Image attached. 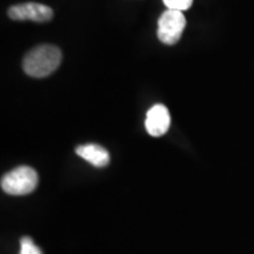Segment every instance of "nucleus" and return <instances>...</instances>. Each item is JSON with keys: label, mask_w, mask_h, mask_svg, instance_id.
<instances>
[{"label": "nucleus", "mask_w": 254, "mask_h": 254, "mask_svg": "<svg viewBox=\"0 0 254 254\" xmlns=\"http://www.w3.org/2000/svg\"><path fill=\"white\" fill-rule=\"evenodd\" d=\"M171 125V116L165 105L157 104L152 106L146 114L145 127L148 134L152 136H161L167 133Z\"/></svg>", "instance_id": "obj_5"}, {"label": "nucleus", "mask_w": 254, "mask_h": 254, "mask_svg": "<svg viewBox=\"0 0 254 254\" xmlns=\"http://www.w3.org/2000/svg\"><path fill=\"white\" fill-rule=\"evenodd\" d=\"M186 27L183 12L166 9L158 20V38L165 45H174L182 38Z\"/></svg>", "instance_id": "obj_3"}, {"label": "nucleus", "mask_w": 254, "mask_h": 254, "mask_svg": "<svg viewBox=\"0 0 254 254\" xmlns=\"http://www.w3.org/2000/svg\"><path fill=\"white\" fill-rule=\"evenodd\" d=\"M38 174L30 166H19L1 178V189L11 195H26L36 190Z\"/></svg>", "instance_id": "obj_2"}, {"label": "nucleus", "mask_w": 254, "mask_h": 254, "mask_svg": "<svg viewBox=\"0 0 254 254\" xmlns=\"http://www.w3.org/2000/svg\"><path fill=\"white\" fill-rule=\"evenodd\" d=\"M75 153L95 167H105L110 163L109 152L103 146L97 144L78 146L75 148Z\"/></svg>", "instance_id": "obj_6"}, {"label": "nucleus", "mask_w": 254, "mask_h": 254, "mask_svg": "<svg viewBox=\"0 0 254 254\" xmlns=\"http://www.w3.org/2000/svg\"><path fill=\"white\" fill-rule=\"evenodd\" d=\"M7 14L13 20H32L37 23H46L53 18V9L38 2H24V4L11 6Z\"/></svg>", "instance_id": "obj_4"}, {"label": "nucleus", "mask_w": 254, "mask_h": 254, "mask_svg": "<svg viewBox=\"0 0 254 254\" xmlns=\"http://www.w3.org/2000/svg\"><path fill=\"white\" fill-rule=\"evenodd\" d=\"M167 9L184 12L189 9L193 4V0H163Z\"/></svg>", "instance_id": "obj_7"}, {"label": "nucleus", "mask_w": 254, "mask_h": 254, "mask_svg": "<svg viewBox=\"0 0 254 254\" xmlns=\"http://www.w3.org/2000/svg\"><path fill=\"white\" fill-rule=\"evenodd\" d=\"M62 59V51L57 46L40 45L25 56L23 69L30 77L45 78L59 67Z\"/></svg>", "instance_id": "obj_1"}, {"label": "nucleus", "mask_w": 254, "mask_h": 254, "mask_svg": "<svg viewBox=\"0 0 254 254\" xmlns=\"http://www.w3.org/2000/svg\"><path fill=\"white\" fill-rule=\"evenodd\" d=\"M19 254H43L39 247L28 237H24L20 240V253Z\"/></svg>", "instance_id": "obj_8"}]
</instances>
